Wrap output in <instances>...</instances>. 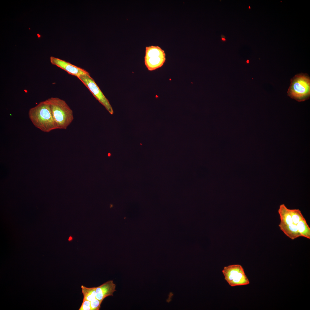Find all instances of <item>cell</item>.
<instances>
[{
  "label": "cell",
  "instance_id": "obj_1",
  "mask_svg": "<svg viewBox=\"0 0 310 310\" xmlns=\"http://www.w3.org/2000/svg\"><path fill=\"white\" fill-rule=\"evenodd\" d=\"M28 115L33 125L42 131L48 133L57 129L50 106L46 100L30 108Z\"/></svg>",
  "mask_w": 310,
  "mask_h": 310
},
{
  "label": "cell",
  "instance_id": "obj_2",
  "mask_svg": "<svg viewBox=\"0 0 310 310\" xmlns=\"http://www.w3.org/2000/svg\"><path fill=\"white\" fill-rule=\"evenodd\" d=\"M49 104L57 129H66L73 120V112L64 100L57 97L46 100Z\"/></svg>",
  "mask_w": 310,
  "mask_h": 310
},
{
  "label": "cell",
  "instance_id": "obj_3",
  "mask_svg": "<svg viewBox=\"0 0 310 310\" xmlns=\"http://www.w3.org/2000/svg\"><path fill=\"white\" fill-rule=\"evenodd\" d=\"M288 95L299 102L308 99L310 95V78L306 74L295 75L291 80Z\"/></svg>",
  "mask_w": 310,
  "mask_h": 310
},
{
  "label": "cell",
  "instance_id": "obj_4",
  "mask_svg": "<svg viewBox=\"0 0 310 310\" xmlns=\"http://www.w3.org/2000/svg\"><path fill=\"white\" fill-rule=\"evenodd\" d=\"M222 272L225 280L231 286L246 285L249 283L243 268L240 265L225 266Z\"/></svg>",
  "mask_w": 310,
  "mask_h": 310
},
{
  "label": "cell",
  "instance_id": "obj_5",
  "mask_svg": "<svg viewBox=\"0 0 310 310\" xmlns=\"http://www.w3.org/2000/svg\"><path fill=\"white\" fill-rule=\"evenodd\" d=\"M166 60L164 50L158 46L146 47L144 63L148 69L152 71L162 66Z\"/></svg>",
  "mask_w": 310,
  "mask_h": 310
},
{
  "label": "cell",
  "instance_id": "obj_6",
  "mask_svg": "<svg viewBox=\"0 0 310 310\" xmlns=\"http://www.w3.org/2000/svg\"><path fill=\"white\" fill-rule=\"evenodd\" d=\"M78 78L88 88L93 95L111 115L113 113L112 107L94 80L90 75L81 76Z\"/></svg>",
  "mask_w": 310,
  "mask_h": 310
},
{
  "label": "cell",
  "instance_id": "obj_7",
  "mask_svg": "<svg viewBox=\"0 0 310 310\" xmlns=\"http://www.w3.org/2000/svg\"><path fill=\"white\" fill-rule=\"evenodd\" d=\"M51 63L63 69L68 73L78 78L84 75H90L88 72L84 69L73 65L65 60L53 56L50 57Z\"/></svg>",
  "mask_w": 310,
  "mask_h": 310
},
{
  "label": "cell",
  "instance_id": "obj_8",
  "mask_svg": "<svg viewBox=\"0 0 310 310\" xmlns=\"http://www.w3.org/2000/svg\"><path fill=\"white\" fill-rule=\"evenodd\" d=\"M116 286L113 281L110 280L96 287V298L102 301L106 297L113 296Z\"/></svg>",
  "mask_w": 310,
  "mask_h": 310
},
{
  "label": "cell",
  "instance_id": "obj_9",
  "mask_svg": "<svg viewBox=\"0 0 310 310\" xmlns=\"http://www.w3.org/2000/svg\"><path fill=\"white\" fill-rule=\"evenodd\" d=\"M278 226L280 230L286 236L292 240H294L301 237L298 230L296 225L293 224L290 225H285L280 223Z\"/></svg>",
  "mask_w": 310,
  "mask_h": 310
},
{
  "label": "cell",
  "instance_id": "obj_10",
  "mask_svg": "<svg viewBox=\"0 0 310 310\" xmlns=\"http://www.w3.org/2000/svg\"><path fill=\"white\" fill-rule=\"evenodd\" d=\"M278 212L280 217V224L285 225L293 224L290 209L288 208L284 204L280 206Z\"/></svg>",
  "mask_w": 310,
  "mask_h": 310
},
{
  "label": "cell",
  "instance_id": "obj_11",
  "mask_svg": "<svg viewBox=\"0 0 310 310\" xmlns=\"http://www.w3.org/2000/svg\"><path fill=\"white\" fill-rule=\"evenodd\" d=\"M297 226L301 237L310 239V228L305 219V218L300 221Z\"/></svg>",
  "mask_w": 310,
  "mask_h": 310
},
{
  "label": "cell",
  "instance_id": "obj_12",
  "mask_svg": "<svg viewBox=\"0 0 310 310\" xmlns=\"http://www.w3.org/2000/svg\"><path fill=\"white\" fill-rule=\"evenodd\" d=\"M83 299L91 301L96 299V287L88 288L83 285L81 286Z\"/></svg>",
  "mask_w": 310,
  "mask_h": 310
},
{
  "label": "cell",
  "instance_id": "obj_13",
  "mask_svg": "<svg viewBox=\"0 0 310 310\" xmlns=\"http://www.w3.org/2000/svg\"><path fill=\"white\" fill-rule=\"evenodd\" d=\"M290 210L293 224L297 225L300 221L305 218L299 209H290Z\"/></svg>",
  "mask_w": 310,
  "mask_h": 310
},
{
  "label": "cell",
  "instance_id": "obj_14",
  "mask_svg": "<svg viewBox=\"0 0 310 310\" xmlns=\"http://www.w3.org/2000/svg\"><path fill=\"white\" fill-rule=\"evenodd\" d=\"M102 301L96 298L90 301L91 310H99Z\"/></svg>",
  "mask_w": 310,
  "mask_h": 310
},
{
  "label": "cell",
  "instance_id": "obj_15",
  "mask_svg": "<svg viewBox=\"0 0 310 310\" xmlns=\"http://www.w3.org/2000/svg\"><path fill=\"white\" fill-rule=\"evenodd\" d=\"M79 310H91L90 301L83 299L82 303Z\"/></svg>",
  "mask_w": 310,
  "mask_h": 310
},
{
  "label": "cell",
  "instance_id": "obj_16",
  "mask_svg": "<svg viewBox=\"0 0 310 310\" xmlns=\"http://www.w3.org/2000/svg\"><path fill=\"white\" fill-rule=\"evenodd\" d=\"M72 239V237H69V241H70V240H71Z\"/></svg>",
  "mask_w": 310,
  "mask_h": 310
},
{
  "label": "cell",
  "instance_id": "obj_17",
  "mask_svg": "<svg viewBox=\"0 0 310 310\" xmlns=\"http://www.w3.org/2000/svg\"><path fill=\"white\" fill-rule=\"evenodd\" d=\"M222 39L223 40H226V39L225 38H222Z\"/></svg>",
  "mask_w": 310,
  "mask_h": 310
},
{
  "label": "cell",
  "instance_id": "obj_18",
  "mask_svg": "<svg viewBox=\"0 0 310 310\" xmlns=\"http://www.w3.org/2000/svg\"><path fill=\"white\" fill-rule=\"evenodd\" d=\"M247 62L248 63L249 62V61L248 60H247Z\"/></svg>",
  "mask_w": 310,
  "mask_h": 310
},
{
  "label": "cell",
  "instance_id": "obj_19",
  "mask_svg": "<svg viewBox=\"0 0 310 310\" xmlns=\"http://www.w3.org/2000/svg\"><path fill=\"white\" fill-rule=\"evenodd\" d=\"M249 8H250V7L249 6Z\"/></svg>",
  "mask_w": 310,
  "mask_h": 310
}]
</instances>
